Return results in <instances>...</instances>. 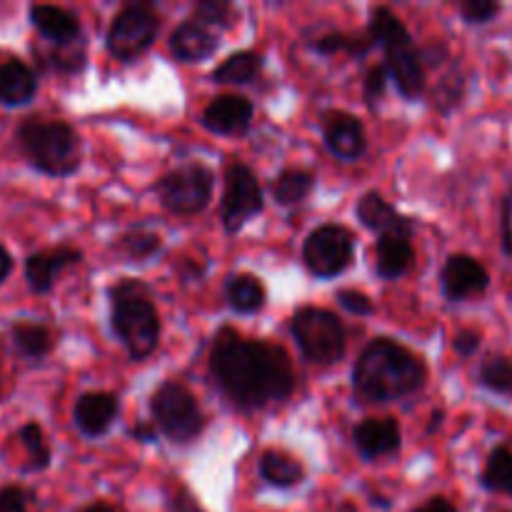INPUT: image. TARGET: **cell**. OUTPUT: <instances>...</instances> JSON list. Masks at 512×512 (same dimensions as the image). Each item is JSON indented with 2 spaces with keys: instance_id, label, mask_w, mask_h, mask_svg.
<instances>
[{
  "instance_id": "9a60e30c",
  "label": "cell",
  "mask_w": 512,
  "mask_h": 512,
  "mask_svg": "<svg viewBox=\"0 0 512 512\" xmlns=\"http://www.w3.org/2000/svg\"><path fill=\"white\" fill-rule=\"evenodd\" d=\"M353 440L358 453L365 460H380L395 455L403 443L398 420L393 418H368L353 430Z\"/></svg>"
},
{
  "instance_id": "e575fe53",
  "label": "cell",
  "mask_w": 512,
  "mask_h": 512,
  "mask_svg": "<svg viewBox=\"0 0 512 512\" xmlns=\"http://www.w3.org/2000/svg\"><path fill=\"white\" fill-rule=\"evenodd\" d=\"M195 20L205 28H230L233 23V5L223 0H200L195 5Z\"/></svg>"
},
{
  "instance_id": "9c48e42d",
  "label": "cell",
  "mask_w": 512,
  "mask_h": 512,
  "mask_svg": "<svg viewBox=\"0 0 512 512\" xmlns=\"http://www.w3.org/2000/svg\"><path fill=\"white\" fill-rule=\"evenodd\" d=\"M355 255V243L350 230L340 225H323L313 230L303 245V263L315 278H335L350 268Z\"/></svg>"
},
{
  "instance_id": "836d02e7",
  "label": "cell",
  "mask_w": 512,
  "mask_h": 512,
  "mask_svg": "<svg viewBox=\"0 0 512 512\" xmlns=\"http://www.w3.org/2000/svg\"><path fill=\"white\" fill-rule=\"evenodd\" d=\"M463 93H465V80H463V75H460V70L453 68L443 80H440L438 88H435V93H433L435 108L443 110V113H450L455 105H460Z\"/></svg>"
},
{
  "instance_id": "d4e9b609",
  "label": "cell",
  "mask_w": 512,
  "mask_h": 512,
  "mask_svg": "<svg viewBox=\"0 0 512 512\" xmlns=\"http://www.w3.org/2000/svg\"><path fill=\"white\" fill-rule=\"evenodd\" d=\"M10 343L23 358L40 360L53 350V335L40 323H13L10 328Z\"/></svg>"
},
{
  "instance_id": "4316f807",
  "label": "cell",
  "mask_w": 512,
  "mask_h": 512,
  "mask_svg": "<svg viewBox=\"0 0 512 512\" xmlns=\"http://www.w3.org/2000/svg\"><path fill=\"white\" fill-rule=\"evenodd\" d=\"M368 38L373 40V45H380L383 50H388L393 48V45L410 40V33L403 25V20H400L393 10L373 8L368 23Z\"/></svg>"
},
{
  "instance_id": "4dcf8cb0",
  "label": "cell",
  "mask_w": 512,
  "mask_h": 512,
  "mask_svg": "<svg viewBox=\"0 0 512 512\" xmlns=\"http://www.w3.org/2000/svg\"><path fill=\"white\" fill-rule=\"evenodd\" d=\"M20 445L28 453V463L23 465V473H40L50 465V445L45 443L43 428L38 423H28L18 430Z\"/></svg>"
},
{
  "instance_id": "2e32d148",
  "label": "cell",
  "mask_w": 512,
  "mask_h": 512,
  "mask_svg": "<svg viewBox=\"0 0 512 512\" xmlns=\"http://www.w3.org/2000/svg\"><path fill=\"white\" fill-rule=\"evenodd\" d=\"M385 58H388L390 78L395 80L400 93L408 100L418 98L425 90V63L420 58V50L413 45V40H405V43L388 48L385 50Z\"/></svg>"
},
{
  "instance_id": "5bb4252c",
  "label": "cell",
  "mask_w": 512,
  "mask_h": 512,
  "mask_svg": "<svg viewBox=\"0 0 512 512\" xmlns=\"http://www.w3.org/2000/svg\"><path fill=\"white\" fill-rule=\"evenodd\" d=\"M253 123V103L245 95H218L203 110V125L215 135H243Z\"/></svg>"
},
{
  "instance_id": "484cf974",
  "label": "cell",
  "mask_w": 512,
  "mask_h": 512,
  "mask_svg": "<svg viewBox=\"0 0 512 512\" xmlns=\"http://www.w3.org/2000/svg\"><path fill=\"white\" fill-rule=\"evenodd\" d=\"M260 70H263V58L258 53L243 50V53H235L230 58H225L213 70V80L220 85H245L258 78Z\"/></svg>"
},
{
  "instance_id": "7bdbcfd3",
  "label": "cell",
  "mask_w": 512,
  "mask_h": 512,
  "mask_svg": "<svg viewBox=\"0 0 512 512\" xmlns=\"http://www.w3.org/2000/svg\"><path fill=\"white\" fill-rule=\"evenodd\" d=\"M413 512H458V510H455V505L450 503V500H445V498H430L428 503L420 505V508H415Z\"/></svg>"
},
{
  "instance_id": "7dc6e473",
  "label": "cell",
  "mask_w": 512,
  "mask_h": 512,
  "mask_svg": "<svg viewBox=\"0 0 512 512\" xmlns=\"http://www.w3.org/2000/svg\"><path fill=\"white\" fill-rule=\"evenodd\" d=\"M0 393H3V368H0Z\"/></svg>"
},
{
  "instance_id": "4fadbf2b",
  "label": "cell",
  "mask_w": 512,
  "mask_h": 512,
  "mask_svg": "<svg viewBox=\"0 0 512 512\" xmlns=\"http://www.w3.org/2000/svg\"><path fill=\"white\" fill-rule=\"evenodd\" d=\"M80 260H83V253L78 248H68V245L40 250V253L28 255V260H25V280H28L33 293L45 295L53 290L55 278L70 265H78Z\"/></svg>"
},
{
  "instance_id": "7c38bea8",
  "label": "cell",
  "mask_w": 512,
  "mask_h": 512,
  "mask_svg": "<svg viewBox=\"0 0 512 512\" xmlns=\"http://www.w3.org/2000/svg\"><path fill=\"white\" fill-rule=\"evenodd\" d=\"M323 138L330 153L345 163L363 158L365 148H368L363 123L345 110H330L323 115Z\"/></svg>"
},
{
  "instance_id": "ba28073f",
  "label": "cell",
  "mask_w": 512,
  "mask_h": 512,
  "mask_svg": "<svg viewBox=\"0 0 512 512\" xmlns=\"http://www.w3.org/2000/svg\"><path fill=\"white\" fill-rule=\"evenodd\" d=\"M215 175L200 163L183 165L173 173L163 175L158 183V195L168 210L178 215H195L208 208L213 198Z\"/></svg>"
},
{
  "instance_id": "83f0119b",
  "label": "cell",
  "mask_w": 512,
  "mask_h": 512,
  "mask_svg": "<svg viewBox=\"0 0 512 512\" xmlns=\"http://www.w3.org/2000/svg\"><path fill=\"white\" fill-rule=\"evenodd\" d=\"M480 483L485 490L498 495H508L512 498V450L500 445L485 460L483 475H480Z\"/></svg>"
},
{
  "instance_id": "8d00e7d4",
  "label": "cell",
  "mask_w": 512,
  "mask_h": 512,
  "mask_svg": "<svg viewBox=\"0 0 512 512\" xmlns=\"http://www.w3.org/2000/svg\"><path fill=\"white\" fill-rule=\"evenodd\" d=\"M388 68L385 65H375V68L368 70V78H365L363 85V95H365V103L375 105L380 98L385 95V85H388Z\"/></svg>"
},
{
  "instance_id": "d590c367",
  "label": "cell",
  "mask_w": 512,
  "mask_h": 512,
  "mask_svg": "<svg viewBox=\"0 0 512 512\" xmlns=\"http://www.w3.org/2000/svg\"><path fill=\"white\" fill-rule=\"evenodd\" d=\"M500 3H493V0H463L460 3V15H463L465 23L470 25H485L500 13Z\"/></svg>"
},
{
  "instance_id": "8fae6325",
  "label": "cell",
  "mask_w": 512,
  "mask_h": 512,
  "mask_svg": "<svg viewBox=\"0 0 512 512\" xmlns=\"http://www.w3.org/2000/svg\"><path fill=\"white\" fill-rule=\"evenodd\" d=\"M440 285H443L445 298L463 303V300L480 298L488 290L490 275L473 255H450L440 273Z\"/></svg>"
},
{
  "instance_id": "f35d334b",
  "label": "cell",
  "mask_w": 512,
  "mask_h": 512,
  "mask_svg": "<svg viewBox=\"0 0 512 512\" xmlns=\"http://www.w3.org/2000/svg\"><path fill=\"white\" fill-rule=\"evenodd\" d=\"M500 243H503V253L512 258V185L500 203Z\"/></svg>"
},
{
  "instance_id": "7a4b0ae2",
  "label": "cell",
  "mask_w": 512,
  "mask_h": 512,
  "mask_svg": "<svg viewBox=\"0 0 512 512\" xmlns=\"http://www.w3.org/2000/svg\"><path fill=\"white\" fill-rule=\"evenodd\" d=\"M428 370L423 360L390 338H375L353 368L355 395L365 403H395L418 393Z\"/></svg>"
},
{
  "instance_id": "d6986e66",
  "label": "cell",
  "mask_w": 512,
  "mask_h": 512,
  "mask_svg": "<svg viewBox=\"0 0 512 512\" xmlns=\"http://www.w3.org/2000/svg\"><path fill=\"white\" fill-rule=\"evenodd\" d=\"M170 50L178 60L185 63H200L218 50V35L195 18L185 20L170 35Z\"/></svg>"
},
{
  "instance_id": "7402d4cb",
  "label": "cell",
  "mask_w": 512,
  "mask_h": 512,
  "mask_svg": "<svg viewBox=\"0 0 512 512\" xmlns=\"http://www.w3.org/2000/svg\"><path fill=\"white\" fill-rule=\"evenodd\" d=\"M38 80L35 73L18 58L0 63V103L8 108H20L35 98Z\"/></svg>"
},
{
  "instance_id": "60d3db41",
  "label": "cell",
  "mask_w": 512,
  "mask_h": 512,
  "mask_svg": "<svg viewBox=\"0 0 512 512\" xmlns=\"http://www.w3.org/2000/svg\"><path fill=\"white\" fill-rule=\"evenodd\" d=\"M168 505H170V510H173V512H205L198 505V500L190 495V490L185 488V485H180V483H175L173 488H170Z\"/></svg>"
},
{
  "instance_id": "74e56055",
  "label": "cell",
  "mask_w": 512,
  "mask_h": 512,
  "mask_svg": "<svg viewBox=\"0 0 512 512\" xmlns=\"http://www.w3.org/2000/svg\"><path fill=\"white\" fill-rule=\"evenodd\" d=\"M335 298H338V303L343 305L348 313L360 315V318H368V315L375 313L373 300H370L365 293H360V290H340Z\"/></svg>"
},
{
  "instance_id": "603a6c76",
  "label": "cell",
  "mask_w": 512,
  "mask_h": 512,
  "mask_svg": "<svg viewBox=\"0 0 512 512\" xmlns=\"http://www.w3.org/2000/svg\"><path fill=\"white\" fill-rule=\"evenodd\" d=\"M225 298H228L230 308L240 315H253L263 310L265 305V288L255 275L238 273L230 275L225 283Z\"/></svg>"
},
{
  "instance_id": "277c9868",
  "label": "cell",
  "mask_w": 512,
  "mask_h": 512,
  "mask_svg": "<svg viewBox=\"0 0 512 512\" xmlns=\"http://www.w3.org/2000/svg\"><path fill=\"white\" fill-rule=\"evenodd\" d=\"M25 160L38 173L50 178H68L80 168V138L65 120L28 118L15 133Z\"/></svg>"
},
{
  "instance_id": "f6af8a7d",
  "label": "cell",
  "mask_w": 512,
  "mask_h": 512,
  "mask_svg": "<svg viewBox=\"0 0 512 512\" xmlns=\"http://www.w3.org/2000/svg\"><path fill=\"white\" fill-rule=\"evenodd\" d=\"M10 273H13V255H10L8 250H5L3 245H0V285H3L5 280H8Z\"/></svg>"
},
{
  "instance_id": "b9f144b4",
  "label": "cell",
  "mask_w": 512,
  "mask_h": 512,
  "mask_svg": "<svg viewBox=\"0 0 512 512\" xmlns=\"http://www.w3.org/2000/svg\"><path fill=\"white\" fill-rule=\"evenodd\" d=\"M480 343H483V335H480L478 330H473V328H465V330H460L458 335H455L453 348H455V353L460 355V358H470V355L478 353Z\"/></svg>"
},
{
  "instance_id": "3957f363",
  "label": "cell",
  "mask_w": 512,
  "mask_h": 512,
  "mask_svg": "<svg viewBox=\"0 0 512 512\" xmlns=\"http://www.w3.org/2000/svg\"><path fill=\"white\" fill-rule=\"evenodd\" d=\"M110 323L130 360H145L160 343V318L150 288L140 280H120L110 288Z\"/></svg>"
},
{
  "instance_id": "6da1fadb",
  "label": "cell",
  "mask_w": 512,
  "mask_h": 512,
  "mask_svg": "<svg viewBox=\"0 0 512 512\" xmlns=\"http://www.w3.org/2000/svg\"><path fill=\"white\" fill-rule=\"evenodd\" d=\"M210 373L225 398L245 410L283 403L295 390V370L280 345L223 328L210 350Z\"/></svg>"
},
{
  "instance_id": "ffe728a7",
  "label": "cell",
  "mask_w": 512,
  "mask_h": 512,
  "mask_svg": "<svg viewBox=\"0 0 512 512\" xmlns=\"http://www.w3.org/2000/svg\"><path fill=\"white\" fill-rule=\"evenodd\" d=\"M30 23L55 45H73L80 38V20L58 5H30Z\"/></svg>"
},
{
  "instance_id": "ab89813d",
  "label": "cell",
  "mask_w": 512,
  "mask_h": 512,
  "mask_svg": "<svg viewBox=\"0 0 512 512\" xmlns=\"http://www.w3.org/2000/svg\"><path fill=\"white\" fill-rule=\"evenodd\" d=\"M0 512H28V493L18 485L0 488Z\"/></svg>"
},
{
  "instance_id": "f1b7e54d",
  "label": "cell",
  "mask_w": 512,
  "mask_h": 512,
  "mask_svg": "<svg viewBox=\"0 0 512 512\" xmlns=\"http://www.w3.org/2000/svg\"><path fill=\"white\" fill-rule=\"evenodd\" d=\"M315 178L308 170H283L278 178L270 183V193L280 205H298L313 193Z\"/></svg>"
},
{
  "instance_id": "f546056e",
  "label": "cell",
  "mask_w": 512,
  "mask_h": 512,
  "mask_svg": "<svg viewBox=\"0 0 512 512\" xmlns=\"http://www.w3.org/2000/svg\"><path fill=\"white\" fill-rule=\"evenodd\" d=\"M478 383L503 398H512V360L508 355H490L478 370Z\"/></svg>"
},
{
  "instance_id": "1f68e13d",
  "label": "cell",
  "mask_w": 512,
  "mask_h": 512,
  "mask_svg": "<svg viewBox=\"0 0 512 512\" xmlns=\"http://www.w3.org/2000/svg\"><path fill=\"white\" fill-rule=\"evenodd\" d=\"M115 248H118V253L123 255L125 260H130V263H143V260L160 253L163 240H160V235L148 233V230H130V233L120 235Z\"/></svg>"
},
{
  "instance_id": "bcb514c9",
  "label": "cell",
  "mask_w": 512,
  "mask_h": 512,
  "mask_svg": "<svg viewBox=\"0 0 512 512\" xmlns=\"http://www.w3.org/2000/svg\"><path fill=\"white\" fill-rule=\"evenodd\" d=\"M83 512H118V510L110 508L108 503H95V505H90V508H85Z\"/></svg>"
},
{
  "instance_id": "52a82bcc",
  "label": "cell",
  "mask_w": 512,
  "mask_h": 512,
  "mask_svg": "<svg viewBox=\"0 0 512 512\" xmlns=\"http://www.w3.org/2000/svg\"><path fill=\"white\" fill-rule=\"evenodd\" d=\"M160 20L150 5H125L108 30V50L113 58L130 63L140 58L158 38Z\"/></svg>"
},
{
  "instance_id": "e0dca14e",
  "label": "cell",
  "mask_w": 512,
  "mask_h": 512,
  "mask_svg": "<svg viewBox=\"0 0 512 512\" xmlns=\"http://www.w3.org/2000/svg\"><path fill=\"white\" fill-rule=\"evenodd\" d=\"M358 220L365 225V228L375 230L378 235H413L415 223L413 218L403 215L400 210H395L388 200L380 193H365L363 198L358 200Z\"/></svg>"
},
{
  "instance_id": "d6a6232c",
  "label": "cell",
  "mask_w": 512,
  "mask_h": 512,
  "mask_svg": "<svg viewBox=\"0 0 512 512\" xmlns=\"http://www.w3.org/2000/svg\"><path fill=\"white\" fill-rule=\"evenodd\" d=\"M373 48V40L370 38H355V35H345V33H330L318 38L315 43V50L320 55H338V53H348V55H365L368 50Z\"/></svg>"
},
{
  "instance_id": "8992f818",
  "label": "cell",
  "mask_w": 512,
  "mask_h": 512,
  "mask_svg": "<svg viewBox=\"0 0 512 512\" xmlns=\"http://www.w3.org/2000/svg\"><path fill=\"white\" fill-rule=\"evenodd\" d=\"M293 338L298 343L300 353L305 360L315 365H333L343 360L345 348H348V338H345V328L335 313L325 308H300L293 315Z\"/></svg>"
},
{
  "instance_id": "ac0fdd59",
  "label": "cell",
  "mask_w": 512,
  "mask_h": 512,
  "mask_svg": "<svg viewBox=\"0 0 512 512\" xmlns=\"http://www.w3.org/2000/svg\"><path fill=\"white\" fill-rule=\"evenodd\" d=\"M118 413L120 405L113 393H83L73 408V420L85 438H100L108 433Z\"/></svg>"
},
{
  "instance_id": "ee69618b",
  "label": "cell",
  "mask_w": 512,
  "mask_h": 512,
  "mask_svg": "<svg viewBox=\"0 0 512 512\" xmlns=\"http://www.w3.org/2000/svg\"><path fill=\"white\" fill-rule=\"evenodd\" d=\"M130 435H133L135 440H140V443H153L155 435H158V428H155V425L138 423L133 430H130Z\"/></svg>"
},
{
  "instance_id": "cb8c5ba5",
  "label": "cell",
  "mask_w": 512,
  "mask_h": 512,
  "mask_svg": "<svg viewBox=\"0 0 512 512\" xmlns=\"http://www.w3.org/2000/svg\"><path fill=\"white\" fill-rule=\"evenodd\" d=\"M260 475L273 488H293V485L303 483L305 470L293 455L283 453V450H268L260 460Z\"/></svg>"
},
{
  "instance_id": "5b68a950",
  "label": "cell",
  "mask_w": 512,
  "mask_h": 512,
  "mask_svg": "<svg viewBox=\"0 0 512 512\" xmlns=\"http://www.w3.org/2000/svg\"><path fill=\"white\" fill-rule=\"evenodd\" d=\"M153 425L173 440L175 445H188L200 438L205 428V415L195 395L178 380H165L150 398Z\"/></svg>"
},
{
  "instance_id": "44dd1931",
  "label": "cell",
  "mask_w": 512,
  "mask_h": 512,
  "mask_svg": "<svg viewBox=\"0 0 512 512\" xmlns=\"http://www.w3.org/2000/svg\"><path fill=\"white\" fill-rule=\"evenodd\" d=\"M415 250L408 235H378L375 245V273L383 280H398L413 268Z\"/></svg>"
},
{
  "instance_id": "30bf717a",
  "label": "cell",
  "mask_w": 512,
  "mask_h": 512,
  "mask_svg": "<svg viewBox=\"0 0 512 512\" xmlns=\"http://www.w3.org/2000/svg\"><path fill=\"white\" fill-rule=\"evenodd\" d=\"M263 210V190L253 170L243 163H230L225 170V190L220 203V218L228 233H238L248 220Z\"/></svg>"
}]
</instances>
